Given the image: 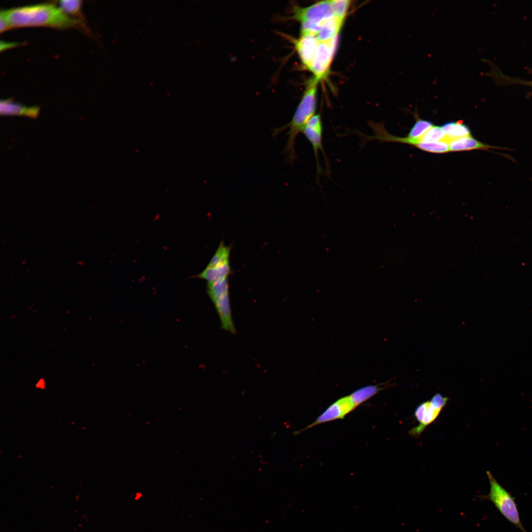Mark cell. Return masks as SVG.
<instances>
[{"instance_id":"cell-3","label":"cell","mask_w":532,"mask_h":532,"mask_svg":"<svg viewBox=\"0 0 532 532\" xmlns=\"http://www.w3.org/2000/svg\"><path fill=\"white\" fill-rule=\"evenodd\" d=\"M490 483V491L479 497L491 501L499 512L522 532H528L523 527L514 498L495 479L489 471L486 472Z\"/></svg>"},{"instance_id":"cell-22","label":"cell","mask_w":532,"mask_h":532,"mask_svg":"<svg viewBox=\"0 0 532 532\" xmlns=\"http://www.w3.org/2000/svg\"><path fill=\"white\" fill-rule=\"evenodd\" d=\"M350 1L347 0H330L332 9L334 16L342 22H343L350 4Z\"/></svg>"},{"instance_id":"cell-19","label":"cell","mask_w":532,"mask_h":532,"mask_svg":"<svg viewBox=\"0 0 532 532\" xmlns=\"http://www.w3.org/2000/svg\"><path fill=\"white\" fill-rule=\"evenodd\" d=\"M416 111L414 113V116L416 117V122L411 129L407 137L420 139L433 125L430 121L420 119Z\"/></svg>"},{"instance_id":"cell-9","label":"cell","mask_w":532,"mask_h":532,"mask_svg":"<svg viewBox=\"0 0 532 532\" xmlns=\"http://www.w3.org/2000/svg\"><path fill=\"white\" fill-rule=\"evenodd\" d=\"M355 408L349 396L341 398L330 405L313 423L297 433L322 423L342 419Z\"/></svg>"},{"instance_id":"cell-4","label":"cell","mask_w":532,"mask_h":532,"mask_svg":"<svg viewBox=\"0 0 532 532\" xmlns=\"http://www.w3.org/2000/svg\"><path fill=\"white\" fill-rule=\"evenodd\" d=\"M333 15L330 0H326L306 7H294L293 17L301 24V34L317 36L323 22Z\"/></svg>"},{"instance_id":"cell-2","label":"cell","mask_w":532,"mask_h":532,"mask_svg":"<svg viewBox=\"0 0 532 532\" xmlns=\"http://www.w3.org/2000/svg\"><path fill=\"white\" fill-rule=\"evenodd\" d=\"M318 82V81L314 78L308 83L291 120L285 126L274 130L273 134L276 135L280 132L288 129V139L284 150L288 162L292 163L295 160L297 137L299 133L302 132L308 121L315 115Z\"/></svg>"},{"instance_id":"cell-1","label":"cell","mask_w":532,"mask_h":532,"mask_svg":"<svg viewBox=\"0 0 532 532\" xmlns=\"http://www.w3.org/2000/svg\"><path fill=\"white\" fill-rule=\"evenodd\" d=\"M1 10L10 29L30 26L86 29L82 20L66 15L54 3H39Z\"/></svg>"},{"instance_id":"cell-16","label":"cell","mask_w":532,"mask_h":532,"mask_svg":"<svg viewBox=\"0 0 532 532\" xmlns=\"http://www.w3.org/2000/svg\"><path fill=\"white\" fill-rule=\"evenodd\" d=\"M383 389L378 385L367 386L354 391L348 396L354 407L356 408Z\"/></svg>"},{"instance_id":"cell-20","label":"cell","mask_w":532,"mask_h":532,"mask_svg":"<svg viewBox=\"0 0 532 532\" xmlns=\"http://www.w3.org/2000/svg\"><path fill=\"white\" fill-rule=\"evenodd\" d=\"M231 247L222 241L207 266L212 267L229 262Z\"/></svg>"},{"instance_id":"cell-23","label":"cell","mask_w":532,"mask_h":532,"mask_svg":"<svg viewBox=\"0 0 532 532\" xmlns=\"http://www.w3.org/2000/svg\"><path fill=\"white\" fill-rule=\"evenodd\" d=\"M10 29V26L1 10L0 11V32H5Z\"/></svg>"},{"instance_id":"cell-14","label":"cell","mask_w":532,"mask_h":532,"mask_svg":"<svg viewBox=\"0 0 532 532\" xmlns=\"http://www.w3.org/2000/svg\"><path fill=\"white\" fill-rule=\"evenodd\" d=\"M231 272L229 262L220 265L206 268L196 277L205 279L208 283H212L227 278Z\"/></svg>"},{"instance_id":"cell-18","label":"cell","mask_w":532,"mask_h":532,"mask_svg":"<svg viewBox=\"0 0 532 532\" xmlns=\"http://www.w3.org/2000/svg\"><path fill=\"white\" fill-rule=\"evenodd\" d=\"M81 5L82 0H62L59 1L58 6L66 15L76 16L82 20Z\"/></svg>"},{"instance_id":"cell-21","label":"cell","mask_w":532,"mask_h":532,"mask_svg":"<svg viewBox=\"0 0 532 532\" xmlns=\"http://www.w3.org/2000/svg\"><path fill=\"white\" fill-rule=\"evenodd\" d=\"M446 137V134L441 127L433 126L420 138V140L421 142L426 143L444 141Z\"/></svg>"},{"instance_id":"cell-24","label":"cell","mask_w":532,"mask_h":532,"mask_svg":"<svg viewBox=\"0 0 532 532\" xmlns=\"http://www.w3.org/2000/svg\"><path fill=\"white\" fill-rule=\"evenodd\" d=\"M21 45V43L14 42H6L4 41H1L0 42V50L2 51L7 49L12 48L16 46H18Z\"/></svg>"},{"instance_id":"cell-25","label":"cell","mask_w":532,"mask_h":532,"mask_svg":"<svg viewBox=\"0 0 532 532\" xmlns=\"http://www.w3.org/2000/svg\"><path fill=\"white\" fill-rule=\"evenodd\" d=\"M37 387L43 388L44 387V381L42 379L40 380L37 384Z\"/></svg>"},{"instance_id":"cell-6","label":"cell","mask_w":532,"mask_h":532,"mask_svg":"<svg viewBox=\"0 0 532 532\" xmlns=\"http://www.w3.org/2000/svg\"><path fill=\"white\" fill-rule=\"evenodd\" d=\"M337 37L319 42L311 62L307 68L318 81L324 79L329 71L336 46Z\"/></svg>"},{"instance_id":"cell-17","label":"cell","mask_w":532,"mask_h":532,"mask_svg":"<svg viewBox=\"0 0 532 532\" xmlns=\"http://www.w3.org/2000/svg\"><path fill=\"white\" fill-rule=\"evenodd\" d=\"M207 292L213 302L229 295L227 278L214 282L208 283Z\"/></svg>"},{"instance_id":"cell-5","label":"cell","mask_w":532,"mask_h":532,"mask_svg":"<svg viewBox=\"0 0 532 532\" xmlns=\"http://www.w3.org/2000/svg\"><path fill=\"white\" fill-rule=\"evenodd\" d=\"M448 400L447 397L437 393L430 400L420 404L414 413L419 424L409 431V434L414 437L419 436L426 427L436 420Z\"/></svg>"},{"instance_id":"cell-26","label":"cell","mask_w":532,"mask_h":532,"mask_svg":"<svg viewBox=\"0 0 532 532\" xmlns=\"http://www.w3.org/2000/svg\"></svg>"},{"instance_id":"cell-10","label":"cell","mask_w":532,"mask_h":532,"mask_svg":"<svg viewBox=\"0 0 532 532\" xmlns=\"http://www.w3.org/2000/svg\"><path fill=\"white\" fill-rule=\"evenodd\" d=\"M319 43L316 35L301 34L295 42V47L303 65L307 68L313 57Z\"/></svg>"},{"instance_id":"cell-7","label":"cell","mask_w":532,"mask_h":532,"mask_svg":"<svg viewBox=\"0 0 532 532\" xmlns=\"http://www.w3.org/2000/svg\"><path fill=\"white\" fill-rule=\"evenodd\" d=\"M368 124L373 132V135H366L363 133H360L359 135L362 139L363 143L377 140L381 142H400L409 144L422 150L424 149L425 143L421 142L420 139L411 138L408 137H401L393 135L387 131L383 123L382 122H368Z\"/></svg>"},{"instance_id":"cell-15","label":"cell","mask_w":532,"mask_h":532,"mask_svg":"<svg viewBox=\"0 0 532 532\" xmlns=\"http://www.w3.org/2000/svg\"><path fill=\"white\" fill-rule=\"evenodd\" d=\"M450 151H462L489 148L488 145L478 141L472 136L461 137L447 142Z\"/></svg>"},{"instance_id":"cell-8","label":"cell","mask_w":532,"mask_h":532,"mask_svg":"<svg viewBox=\"0 0 532 532\" xmlns=\"http://www.w3.org/2000/svg\"><path fill=\"white\" fill-rule=\"evenodd\" d=\"M323 125L320 114L314 115L308 121L302 133L312 146L316 162L317 174L321 173L322 169L319 161V151L320 150L325 157L326 156L322 145Z\"/></svg>"},{"instance_id":"cell-11","label":"cell","mask_w":532,"mask_h":532,"mask_svg":"<svg viewBox=\"0 0 532 532\" xmlns=\"http://www.w3.org/2000/svg\"><path fill=\"white\" fill-rule=\"evenodd\" d=\"M38 106H26L14 102L11 99L1 100L0 113L3 116H20L36 119L39 115Z\"/></svg>"},{"instance_id":"cell-12","label":"cell","mask_w":532,"mask_h":532,"mask_svg":"<svg viewBox=\"0 0 532 532\" xmlns=\"http://www.w3.org/2000/svg\"><path fill=\"white\" fill-rule=\"evenodd\" d=\"M342 23L343 22L334 15L326 19L316 36L319 41H327L337 37Z\"/></svg>"},{"instance_id":"cell-13","label":"cell","mask_w":532,"mask_h":532,"mask_svg":"<svg viewBox=\"0 0 532 532\" xmlns=\"http://www.w3.org/2000/svg\"><path fill=\"white\" fill-rule=\"evenodd\" d=\"M441 127L446 134L444 141L446 142L452 139L472 136L469 127L461 120L446 123Z\"/></svg>"}]
</instances>
